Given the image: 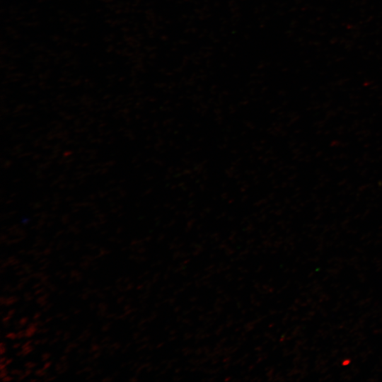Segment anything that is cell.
I'll use <instances>...</instances> for the list:
<instances>
[{
	"label": "cell",
	"mask_w": 382,
	"mask_h": 382,
	"mask_svg": "<svg viewBox=\"0 0 382 382\" xmlns=\"http://www.w3.org/2000/svg\"><path fill=\"white\" fill-rule=\"evenodd\" d=\"M23 335H24V334H23V331H20V332H18L17 333V337H18V338H21V337H23Z\"/></svg>",
	"instance_id": "cell-6"
},
{
	"label": "cell",
	"mask_w": 382,
	"mask_h": 382,
	"mask_svg": "<svg viewBox=\"0 0 382 382\" xmlns=\"http://www.w3.org/2000/svg\"><path fill=\"white\" fill-rule=\"evenodd\" d=\"M6 351V348L4 347V343H1V354H3Z\"/></svg>",
	"instance_id": "cell-4"
},
{
	"label": "cell",
	"mask_w": 382,
	"mask_h": 382,
	"mask_svg": "<svg viewBox=\"0 0 382 382\" xmlns=\"http://www.w3.org/2000/svg\"><path fill=\"white\" fill-rule=\"evenodd\" d=\"M35 366V364L33 363V362H28L25 364V366L28 367V368H32L33 366Z\"/></svg>",
	"instance_id": "cell-3"
},
{
	"label": "cell",
	"mask_w": 382,
	"mask_h": 382,
	"mask_svg": "<svg viewBox=\"0 0 382 382\" xmlns=\"http://www.w3.org/2000/svg\"><path fill=\"white\" fill-rule=\"evenodd\" d=\"M50 364H51L50 362H47L46 364H45L44 369L48 368V367L50 366Z\"/></svg>",
	"instance_id": "cell-8"
},
{
	"label": "cell",
	"mask_w": 382,
	"mask_h": 382,
	"mask_svg": "<svg viewBox=\"0 0 382 382\" xmlns=\"http://www.w3.org/2000/svg\"><path fill=\"white\" fill-rule=\"evenodd\" d=\"M12 379L11 377H9L8 376H6L5 377H4L2 378L3 381H11Z\"/></svg>",
	"instance_id": "cell-5"
},
{
	"label": "cell",
	"mask_w": 382,
	"mask_h": 382,
	"mask_svg": "<svg viewBox=\"0 0 382 382\" xmlns=\"http://www.w3.org/2000/svg\"><path fill=\"white\" fill-rule=\"evenodd\" d=\"M1 378H3L4 377H5L6 376H7V372H6V369H1Z\"/></svg>",
	"instance_id": "cell-2"
},
{
	"label": "cell",
	"mask_w": 382,
	"mask_h": 382,
	"mask_svg": "<svg viewBox=\"0 0 382 382\" xmlns=\"http://www.w3.org/2000/svg\"><path fill=\"white\" fill-rule=\"evenodd\" d=\"M20 345L19 344H16L13 345V348H16L19 346Z\"/></svg>",
	"instance_id": "cell-9"
},
{
	"label": "cell",
	"mask_w": 382,
	"mask_h": 382,
	"mask_svg": "<svg viewBox=\"0 0 382 382\" xmlns=\"http://www.w3.org/2000/svg\"><path fill=\"white\" fill-rule=\"evenodd\" d=\"M28 321L27 318H22L21 322L23 323V325H24L25 323H26V322Z\"/></svg>",
	"instance_id": "cell-7"
},
{
	"label": "cell",
	"mask_w": 382,
	"mask_h": 382,
	"mask_svg": "<svg viewBox=\"0 0 382 382\" xmlns=\"http://www.w3.org/2000/svg\"><path fill=\"white\" fill-rule=\"evenodd\" d=\"M6 337L13 340L17 337V334H15L14 332H9L7 334Z\"/></svg>",
	"instance_id": "cell-1"
}]
</instances>
